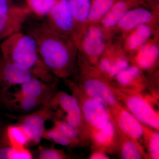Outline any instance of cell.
Returning <instances> with one entry per match:
<instances>
[{"label":"cell","instance_id":"cell-14","mask_svg":"<svg viewBox=\"0 0 159 159\" xmlns=\"http://www.w3.org/2000/svg\"><path fill=\"white\" fill-rule=\"evenodd\" d=\"M31 11L30 8L11 7L4 14H0V39L22 31Z\"/></svg>","mask_w":159,"mask_h":159},{"label":"cell","instance_id":"cell-11","mask_svg":"<svg viewBox=\"0 0 159 159\" xmlns=\"http://www.w3.org/2000/svg\"><path fill=\"white\" fill-rule=\"evenodd\" d=\"M111 119L119 132L139 142L143 138V124L120 104L110 110Z\"/></svg>","mask_w":159,"mask_h":159},{"label":"cell","instance_id":"cell-6","mask_svg":"<svg viewBox=\"0 0 159 159\" xmlns=\"http://www.w3.org/2000/svg\"><path fill=\"white\" fill-rule=\"evenodd\" d=\"M113 90L118 101L139 122L159 131L158 112L155 111L140 92H129L114 86Z\"/></svg>","mask_w":159,"mask_h":159},{"label":"cell","instance_id":"cell-10","mask_svg":"<svg viewBox=\"0 0 159 159\" xmlns=\"http://www.w3.org/2000/svg\"><path fill=\"white\" fill-rule=\"evenodd\" d=\"M0 102L9 110L23 115L30 113L45 106L35 98L16 91L12 92L9 88L0 89Z\"/></svg>","mask_w":159,"mask_h":159},{"label":"cell","instance_id":"cell-31","mask_svg":"<svg viewBox=\"0 0 159 159\" xmlns=\"http://www.w3.org/2000/svg\"><path fill=\"white\" fill-rule=\"evenodd\" d=\"M93 153L90 156L89 159H108L109 157L107 154L104 153L100 151L95 149Z\"/></svg>","mask_w":159,"mask_h":159},{"label":"cell","instance_id":"cell-19","mask_svg":"<svg viewBox=\"0 0 159 159\" xmlns=\"http://www.w3.org/2000/svg\"><path fill=\"white\" fill-rule=\"evenodd\" d=\"M17 92L35 98L47 105L59 91L58 83H48L36 77L16 86Z\"/></svg>","mask_w":159,"mask_h":159},{"label":"cell","instance_id":"cell-7","mask_svg":"<svg viewBox=\"0 0 159 159\" xmlns=\"http://www.w3.org/2000/svg\"><path fill=\"white\" fill-rule=\"evenodd\" d=\"M62 115L60 110H55L48 105L21 116L6 114L8 117L15 120L16 123L22 126L29 137L30 144L33 145H39L41 141L43 134L46 129V122L60 119Z\"/></svg>","mask_w":159,"mask_h":159},{"label":"cell","instance_id":"cell-29","mask_svg":"<svg viewBox=\"0 0 159 159\" xmlns=\"http://www.w3.org/2000/svg\"><path fill=\"white\" fill-rule=\"evenodd\" d=\"M52 121L54 123V125L56 126L65 135L79 145H82V141L79 133L68 122L64 119H55Z\"/></svg>","mask_w":159,"mask_h":159},{"label":"cell","instance_id":"cell-27","mask_svg":"<svg viewBox=\"0 0 159 159\" xmlns=\"http://www.w3.org/2000/svg\"><path fill=\"white\" fill-rule=\"evenodd\" d=\"M42 139L69 148H73L79 145L76 142L65 135L54 125L52 128L49 129H46L43 134Z\"/></svg>","mask_w":159,"mask_h":159},{"label":"cell","instance_id":"cell-16","mask_svg":"<svg viewBox=\"0 0 159 159\" xmlns=\"http://www.w3.org/2000/svg\"><path fill=\"white\" fill-rule=\"evenodd\" d=\"M34 76L11 61L0 56V89L11 88L29 81Z\"/></svg>","mask_w":159,"mask_h":159},{"label":"cell","instance_id":"cell-24","mask_svg":"<svg viewBox=\"0 0 159 159\" xmlns=\"http://www.w3.org/2000/svg\"><path fill=\"white\" fill-rule=\"evenodd\" d=\"M118 0H93L87 24H98Z\"/></svg>","mask_w":159,"mask_h":159},{"label":"cell","instance_id":"cell-17","mask_svg":"<svg viewBox=\"0 0 159 159\" xmlns=\"http://www.w3.org/2000/svg\"><path fill=\"white\" fill-rule=\"evenodd\" d=\"M157 25V23L142 25L122 37V49L129 58L158 33Z\"/></svg>","mask_w":159,"mask_h":159},{"label":"cell","instance_id":"cell-3","mask_svg":"<svg viewBox=\"0 0 159 159\" xmlns=\"http://www.w3.org/2000/svg\"><path fill=\"white\" fill-rule=\"evenodd\" d=\"M77 70L78 82L84 93L111 110L121 104L114 95L110 82L78 52Z\"/></svg>","mask_w":159,"mask_h":159},{"label":"cell","instance_id":"cell-33","mask_svg":"<svg viewBox=\"0 0 159 159\" xmlns=\"http://www.w3.org/2000/svg\"><path fill=\"white\" fill-rule=\"evenodd\" d=\"M0 41H1V39H0Z\"/></svg>","mask_w":159,"mask_h":159},{"label":"cell","instance_id":"cell-4","mask_svg":"<svg viewBox=\"0 0 159 159\" xmlns=\"http://www.w3.org/2000/svg\"><path fill=\"white\" fill-rule=\"evenodd\" d=\"M64 80L79 103L89 132L105 127L111 119L109 109L100 101L87 95L77 83Z\"/></svg>","mask_w":159,"mask_h":159},{"label":"cell","instance_id":"cell-12","mask_svg":"<svg viewBox=\"0 0 159 159\" xmlns=\"http://www.w3.org/2000/svg\"><path fill=\"white\" fill-rule=\"evenodd\" d=\"M157 11L145 7L137 6L129 10L120 21L116 31L120 32L122 37L139 26L157 23Z\"/></svg>","mask_w":159,"mask_h":159},{"label":"cell","instance_id":"cell-26","mask_svg":"<svg viewBox=\"0 0 159 159\" xmlns=\"http://www.w3.org/2000/svg\"><path fill=\"white\" fill-rule=\"evenodd\" d=\"M34 158L27 147L15 148L0 141V159H31Z\"/></svg>","mask_w":159,"mask_h":159},{"label":"cell","instance_id":"cell-5","mask_svg":"<svg viewBox=\"0 0 159 159\" xmlns=\"http://www.w3.org/2000/svg\"><path fill=\"white\" fill-rule=\"evenodd\" d=\"M109 38L99 24H88L74 39L78 52L96 67L108 44Z\"/></svg>","mask_w":159,"mask_h":159},{"label":"cell","instance_id":"cell-9","mask_svg":"<svg viewBox=\"0 0 159 159\" xmlns=\"http://www.w3.org/2000/svg\"><path fill=\"white\" fill-rule=\"evenodd\" d=\"M44 23L57 33L73 40L80 31L74 20L68 0H57Z\"/></svg>","mask_w":159,"mask_h":159},{"label":"cell","instance_id":"cell-20","mask_svg":"<svg viewBox=\"0 0 159 159\" xmlns=\"http://www.w3.org/2000/svg\"><path fill=\"white\" fill-rule=\"evenodd\" d=\"M139 0H118L99 23L109 39L116 32L118 24L126 12L140 4Z\"/></svg>","mask_w":159,"mask_h":159},{"label":"cell","instance_id":"cell-22","mask_svg":"<svg viewBox=\"0 0 159 159\" xmlns=\"http://www.w3.org/2000/svg\"><path fill=\"white\" fill-rule=\"evenodd\" d=\"M0 140L15 148L27 147L30 140L24 129L17 123L7 125L0 131Z\"/></svg>","mask_w":159,"mask_h":159},{"label":"cell","instance_id":"cell-25","mask_svg":"<svg viewBox=\"0 0 159 159\" xmlns=\"http://www.w3.org/2000/svg\"><path fill=\"white\" fill-rule=\"evenodd\" d=\"M143 139L147 147L149 159L159 158V131L151 129L150 127L143 125Z\"/></svg>","mask_w":159,"mask_h":159},{"label":"cell","instance_id":"cell-21","mask_svg":"<svg viewBox=\"0 0 159 159\" xmlns=\"http://www.w3.org/2000/svg\"><path fill=\"white\" fill-rule=\"evenodd\" d=\"M119 132L117 152L122 159H149L140 142Z\"/></svg>","mask_w":159,"mask_h":159},{"label":"cell","instance_id":"cell-23","mask_svg":"<svg viewBox=\"0 0 159 159\" xmlns=\"http://www.w3.org/2000/svg\"><path fill=\"white\" fill-rule=\"evenodd\" d=\"M73 17L80 31L86 25L92 0H68Z\"/></svg>","mask_w":159,"mask_h":159},{"label":"cell","instance_id":"cell-15","mask_svg":"<svg viewBox=\"0 0 159 159\" xmlns=\"http://www.w3.org/2000/svg\"><path fill=\"white\" fill-rule=\"evenodd\" d=\"M111 82L115 87L132 92H140L147 84L143 71L133 64L120 72Z\"/></svg>","mask_w":159,"mask_h":159},{"label":"cell","instance_id":"cell-8","mask_svg":"<svg viewBox=\"0 0 159 159\" xmlns=\"http://www.w3.org/2000/svg\"><path fill=\"white\" fill-rule=\"evenodd\" d=\"M47 105L64 113L65 116L63 119L77 129L81 137L82 145L88 144L89 130L79 103L74 96L59 91Z\"/></svg>","mask_w":159,"mask_h":159},{"label":"cell","instance_id":"cell-13","mask_svg":"<svg viewBox=\"0 0 159 159\" xmlns=\"http://www.w3.org/2000/svg\"><path fill=\"white\" fill-rule=\"evenodd\" d=\"M93 145L94 149L107 154L117 152L119 143V132L112 119L105 127L89 132V142Z\"/></svg>","mask_w":159,"mask_h":159},{"label":"cell","instance_id":"cell-28","mask_svg":"<svg viewBox=\"0 0 159 159\" xmlns=\"http://www.w3.org/2000/svg\"><path fill=\"white\" fill-rule=\"evenodd\" d=\"M31 11L39 17H46L57 0H28Z\"/></svg>","mask_w":159,"mask_h":159},{"label":"cell","instance_id":"cell-1","mask_svg":"<svg viewBox=\"0 0 159 159\" xmlns=\"http://www.w3.org/2000/svg\"><path fill=\"white\" fill-rule=\"evenodd\" d=\"M26 33L35 39L42 59L55 77L66 80L75 73L78 50L74 40L52 30L43 22L31 25Z\"/></svg>","mask_w":159,"mask_h":159},{"label":"cell","instance_id":"cell-30","mask_svg":"<svg viewBox=\"0 0 159 159\" xmlns=\"http://www.w3.org/2000/svg\"><path fill=\"white\" fill-rule=\"evenodd\" d=\"M39 159H66L71 158L61 149L54 147H43L39 146L36 157Z\"/></svg>","mask_w":159,"mask_h":159},{"label":"cell","instance_id":"cell-2","mask_svg":"<svg viewBox=\"0 0 159 159\" xmlns=\"http://www.w3.org/2000/svg\"><path fill=\"white\" fill-rule=\"evenodd\" d=\"M1 54L29 72L34 77L48 83H58L40 55L37 43L31 35L22 31L3 40L0 44Z\"/></svg>","mask_w":159,"mask_h":159},{"label":"cell","instance_id":"cell-18","mask_svg":"<svg viewBox=\"0 0 159 159\" xmlns=\"http://www.w3.org/2000/svg\"><path fill=\"white\" fill-rule=\"evenodd\" d=\"M158 34L157 33L129 58L132 64L139 67L143 72L153 71L158 65Z\"/></svg>","mask_w":159,"mask_h":159},{"label":"cell","instance_id":"cell-32","mask_svg":"<svg viewBox=\"0 0 159 159\" xmlns=\"http://www.w3.org/2000/svg\"><path fill=\"white\" fill-rule=\"evenodd\" d=\"M11 7L9 6L8 0H0V14L6 13Z\"/></svg>","mask_w":159,"mask_h":159}]
</instances>
